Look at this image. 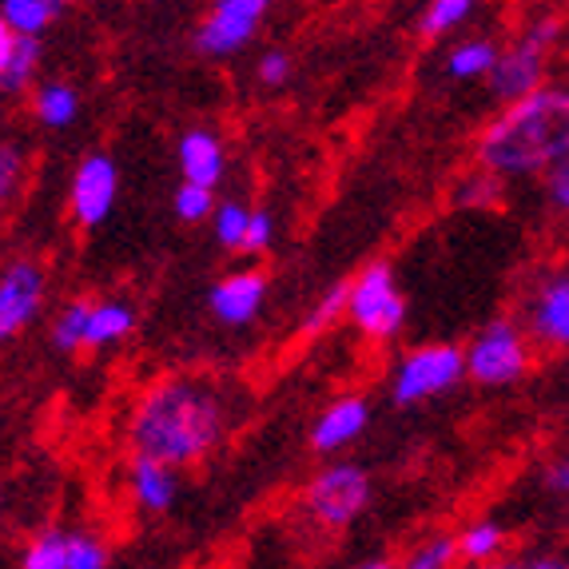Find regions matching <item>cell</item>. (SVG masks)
I'll list each match as a JSON object with an SVG mask.
<instances>
[{
  "label": "cell",
  "instance_id": "obj_1",
  "mask_svg": "<svg viewBox=\"0 0 569 569\" xmlns=\"http://www.w3.org/2000/svg\"><path fill=\"white\" fill-rule=\"evenodd\" d=\"M219 435H223V410L216 395L196 379H163L136 407L128 442L136 458L171 470L200 462L219 442Z\"/></svg>",
  "mask_w": 569,
  "mask_h": 569
},
{
  "label": "cell",
  "instance_id": "obj_2",
  "mask_svg": "<svg viewBox=\"0 0 569 569\" xmlns=\"http://www.w3.org/2000/svg\"><path fill=\"white\" fill-rule=\"evenodd\" d=\"M569 100L558 88H538V92L513 100L510 112L482 136V163L490 171H538L566 160L569 132H566Z\"/></svg>",
  "mask_w": 569,
  "mask_h": 569
},
{
  "label": "cell",
  "instance_id": "obj_3",
  "mask_svg": "<svg viewBox=\"0 0 569 569\" xmlns=\"http://www.w3.org/2000/svg\"><path fill=\"white\" fill-rule=\"evenodd\" d=\"M347 311L351 319L370 335V339H387L402 327V295L395 291L390 267L375 263L367 267L355 287H347Z\"/></svg>",
  "mask_w": 569,
  "mask_h": 569
},
{
  "label": "cell",
  "instance_id": "obj_4",
  "mask_svg": "<svg viewBox=\"0 0 569 569\" xmlns=\"http://www.w3.org/2000/svg\"><path fill=\"white\" fill-rule=\"evenodd\" d=\"M530 367L522 335L510 323H490L475 339L470 355H462V370H470V379L486 382V387H502V382H518Z\"/></svg>",
  "mask_w": 569,
  "mask_h": 569
},
{
  "label": "cell",
  "instance_id": "obj_5",
  "mask_svg": "<svg viewBox=\"0 0 569 569\" xmlns=\"http://www.w3.org/2000/svg\"><path fill=\"white\" fill-rule=\"evenodd\" d=\"M558 37V24L546 20L533 32H526L518 44L506 52V57L493 60L490 77H493V92L502 100H522V96L538 92L541 84V68H546V57H550V40Z\"/></svg>",
  "mask_w": 569,
  "mask_h": 569
},
{
  "label": "cell",
  "instance_id": "obj_6",
  "mask_svg": "<svg viewBox=\"0 0 569 569\" xmlns=\"http://www.w3.org/2000/svg\"><path fill=\"white\" fill-rule=\"evenodd\" d=\"M370 498V482L359 466H331L307 486V510L323 526H347Z\"/></svg>",
  "mask_w": 569,
  "mask_h": 569
},
{
  "label": "cell",
  "instance_id": "obj_7",
  "mask_svg": "<svg viewBox=\"0 0 569 569\" xmlns=\"http://www.w3.org/2000/svg\"><path fill=\"white\" fill-rule=\"evenodd\" d=\"M462 379V351L458 347H422V351L407 355V362L395 375V402L407 407V402L430 399L438 390L455 387Z\"/></svg>",
  "mask_w": 569,
  "mask_h": 569
},
{
  "label": "cell",
  "instance_id": "obj_8",
  "mask_svg": "<svg viewBox=\"0 0 569 569\" xmlns=\"http://www.w3.org/2000/svg\"><path fill=\"white\" fill-rule=\"evenodd\" d=\"M263 12V0H219L211 17L203 20V29L196 32V48L208 52V57H228V52H236V48H243L251 40Z\"/></svg>",
  "mask_w": 569,
  "mask_h": 569
},
{
  "label": "cell",
  "instance_id": "obj_9",
  "mask_svg": "<svg viewBox=\"0 0 569 569\" xmlns=\"http://www.w3.org/2000/svg\"><path fill=\"white\" fill-rule=\"evenodd\" d=\"M40 295H44V271L37 263H12L9 276L0 279V342L29 323L40 307Z\"/></svg>",
  "mask_w": 569,
  "mask_h": 569
},
{
  "label": "cell",
  "instance_id": "obj_10",
  "mask_svg": "<svg viewBox=\"0 0 569 569\" xmlns=\"http://www.w3.org/2000/svg\"><path fill=\"white\" fill-rule=\"evenodd\" d=\"M116 200V163L108 156H88L72 180V211L80 223H100Z\"/></svg>",
  "mask_w": 569,
  "mask_h": 569
},
{
  "label": "cell",
  "instance_id": "obj_11",
  "mask_svg": "<svg viewBox=\"0 0 569 569\" xmlns=\"http://www.w3.org/2000/svg\"><path fill=\"white\" fill-rule=\"evenodd\" d=\"M263 291H267L263 271H236V276H228L211 291V311H216L223 323H247V319L259 311Z\"/></svg>",
  "mask_w": 569,
  "mask_h": 569
},
{
  "label": "cell",
  "instance_id": "obj_12",
  "mask_svg": "<svg viewBox=\"0 0 569 569\" xmlns=\"http://www.w3.org/2000/svg\"><path fill=\"white\" fill-rule=\"evenodd\" d=\"M533 331L550 347H566L569 339V283L566 276H553L541 287L538 303H533Z\"/></svg>",
  "mask_w": 569,
  "mask_h": 569
},
{
  "label": "cell",
  "instance_id": "obj_13",
  "mask_svg": "<svg viewBox=\"0 0 569 569\" xmlns=\"http://www.w3.org/2000/svg\"><path fill=\"white\" fill-rule=\"evenodd\" d=\"M367 418H370V410H367V402L362 399H342V402H335L331 410H327L319 422H315V450H339V447H347L351 438H359V430L367 427Z\"/></svg>",
  "mask_w": 569,
  "mask_h": 569
},
{
  "label": "cell",
  "instance_id": "obj_14",
  "mask_svg": "<svg viewBox=\"0 0 569 569\" xmlns=\"http://www.w3.org/2000/svg\"><path fill=\"white\" fill-rule=\"evenodd\" d=\"M180 163L191 188L211 191V183L223 171V148H219V140L211 132H188L180 143Z\"/></svg>",
  "mask_w": 569,
  "mask_h": 569
},
{
  "label": "cell",
  "instance_id": "obj_15",
  "mask_svg": "<svg viewBox=\"0 0 569 569\" xmlns=\"http://www.w3.org/2000/svg\"><path fill=\"white\" fill-rule=\"evenodd\" d=\"M132 490H136V502H140L143 510H168L171 498H176V478H171V470H163V466L136 458Z\"/></svg>",
  "mask_w": 569,
  "mask_h": 569
},
{
  "label": "cell",
  "instance_id": "obj_16",
  "mask_svg": "<svg viewBox=\"0 0 569 569\" xmlns=\"http://www.w3.org/2000/svg\"><path fill=\"white\" fill-rule=\"evenodd\" d=\"M132 331V311L123 303H96L88 307L84 319V342L88 347H104V342H116Z\"/></svg>",
  "mask_w": 569,
  "mask_h": 569
},
{
  "label": "cell",
  "instance_id": "obj_17",
  "mask_svg": "<svg viewBox=\"0 0 569 569\" xmlns=\"http://www.w3.org/2000/svg\"><path fill=\"white\" fill-rule=\"evenodd\" d=\"M60 4L57 0H9L4 9H0V20L12 29V37H32L48 29V20L57 17Z\"/></svg>",
  "mask_w": 569,
  "mask_h": 569
},
{
  "label": "cell",
  "instance_id": "obj_18",
  "mask_svg": "<svg viewBox=\"0 0 569 569\" xmlns=\"http://www.w3.org/2000/svg\"><path fill=\"white\" fill-rule=\"evenodd\" d=\"M493 60H498V48L490 44V40H466V44H458L455 52H450V77H482V72H490Z\"/></svg>",
  "mask_w": 569,
  "mask_h": 569
},
{
  "label": "cell",
  "instance_id": "obj_19",
  "mask_svg": "<svg viewBox=\"0 0 569 569\" xmlns=\"http://www.w3.org/2000/svg\"><path fill=\"white\" fill-rule=\"evenodd\" d=\"M77 108H80V100L68 84H44L37 92V116L44 123H52V128H64V123H72Z\"/></svg>",
  "mask_w": 569,
  "mask_h": 569
},
{
  "label": "cell",
  "instance_id": "obj_20",
  "mask_svg": "<svg viewBox=\"0 0 569 569\" xmlns=\"http://www.w3.org/2000/svg\"><path fill=\"white\" fill-rule=\"evenodd\" d=\"M37 60H40V44L32 37H17V44H12L9 52V64H4V72H0V88H9V92H17V88H24L32 80V72H37Z\"/></svg>",
  "mask_w": 569,
  "mask_h": 569
},
{
  "label": "cell",
  "instance_id": "obj_21",
  "mask_svg": "<svg viewBox=\"0 0 569 569\" xmlns=\"http://www.w3.org/2000/svg\"><path fill=\"white\" fill-rule=\"evenodd\" d=\"M498 550H502V530L490 526V522L470 526V530L462 533V541L455 546V553H462V558H470V561H486Z\"/></svg>",
  "mask_w": 569,
  "mask_h": 569
},
{
  "label": "cell",
  "instance_id": "obj_22",
  "mask_svg": "<svg viewBox=\"0 0 569 569\" xmlns=\"http://www.w3.org/2000/svg\"><path fill=\"white\" fill-rule=\"evenodd\" d=\"M104 546L88 533H64V569H104Z\"/></svg>",
  "mask_w": 569,
  "mask_h": 569
},
{
  "label": "cell",
  "instance_id": "obj_23",
  "mask_svg": "<svg viewBox=\"0 0 569 569\" xmlns=\"http://www.w3.org/2000/svg\"><path fill=\"white\" fill-rule=\"evenodd\" d=\"M470 0H435V4H427V12H422V32L427 37H442V32H450L458 24V20L470 17Z\"/></svg>",
  "mask_w": 569,
  "mask_h": 569
},
{
  "label": "cell",
  "instance_id": "obj_24",
  "mask_svg": "<svg viewBox=\"0 0 569 569\" xmlns=\"http://www.w3.org/2000/svg\"><path fill=\"white\" fill-rule=\"evenodd\" d=\"M24 569H64V533L48 530L24 553Z\"/></svg>",
  "mask_w": 569,
  "mask_h": 569
},
{
  "label": "cell",
  "instance_id": "obj_25",
  "mask_svg": "<svg viewBox=\"0 0 569 569\" xmlns=\"http://www.w3.org/2000/svg\"><path fill=\"white\" fill-rule=\"evenodd\" d=\"M455 561V538H435L427 546H418L407 558V566L399 569H447Z\"/></svg>",
  "mask_w": 569,
  "mask_h": 569
},
{
  "label": "cell",
  "instance_id": "obj_26",
  "mask_svg": "<svg viewBox=\"0 0 569 569\" xmlns=\"http://www.w3.org/2000/svg\"><path fill=\"white\" fill-rule=\"evenodd\" d=\"M88 307L92 303H72L64 315H60V323H57V347L60 351H72V347H80L84 342V319H88Z\"/></svg>",
  "mask_w": 569,
  "mask_h": 569
},
{
  "label": "cell",
  "instance_id": "obj_27",
  "mask_svg": "<svg viewBox=\"0 0 569 569\" xmlns=\"http://www.w3.org/2000/svg\"><path fill=\"white\" fill-rule=\"evenodd\" d=\"M339 311H347V287H335L331 295L319 299V307H315L311 319L303 323V335H319L323 327H331L339 319Z\"/></svg>",
  "mask_w": 569,
  "mask_h": 569
},
{
  "label": "cell",
  "instance_id": "obj_28",
  "mask_svg": "<svg viewBox=\"0 0 569 569\" xmlns=\"http://www.w3.org/2000/svg\"><path fill=\"white\" fill-rule=\"evenodd\" d=\"M247 216H251V211L239 208V203H223V208H219V216H216V236H219V243H228V247L243 243Z\"/></svg>",
  "mask_w": 569,
  "mask_h": 569
},
{
  "label": "cell",
  "instance_id": "obj_29",
  "mask_svg": "<svg viewBox=\"0 0 569 569\" xmlns=\"http://www.w3.org/2000/svg\"><path fill=\"white\" fill-rule=\"evenodd\" d=\"M176 216L188 219V223H196V219L211 216V191L191 188V183H183V188L176 191Z\"/></svg>",
  "mask_w": 569,
  "mask_h": 569
},
{
  "label": "cell",
  "instance_id": "obj_30",
  "mask_svg": "<svg viewBox=\"0 0 569 569\" xmlns=\"http://www.w3.org/2000/svg\"><path fill=\"white\" fill-rule=\"evenodd\" d=\"M271 243V216L267 211H251L247 216V231H243V251H263Z\"/></svg>",
  "mask_w": 569,
  "mask_h": 569
},
{
  "label": "cell",
  "instance_id": "obj_31",
  "mask_svg": "<svg viewBox=\"0 0 569 569\" xmlns=\"http://www.w3.org/2000/svg\"><path fill=\"white\" fill-rule=\"evenodd\" d=\"M20 168H24V160H20L17 148H4V143H0V200H9L12 188L20 183Z\"/></svg>",
  "mask_w": 569,
  "mask_h": 569
},
{
  "label": "cell",
  "instance_id": "obj_32",
  "mask_svg": "<svg viewBox=\"0 0 569 569\" xmlns=\"http://www.w3.org/2000/svg\"><path fill=\"white\" fill-rule=\"evenodd\" d=\"M287 77H291V60H287L283 52H267V57L259 60V80H263V84H283Z\"/></svg>",
  "mask_w": 569,
  "mask_h": 569
},
{
  "label": "cell",
  "instance_id": "obj_33",
  "mask_svg": "<svg viewBox=\"0 0 569 569\" xmlns=\"http://www.w3.org/2000/svg\"><path fill=\"white\" fill-rule=\"evenodd\" d=\"M550 191H553V203H558V208H566V203H569V171H566V160L553 163Z\"/></svg>",
  "mask_w": 569,
  "mask_h": 569
},
{
  "label": "cell",
  "instance_id": "obj_34",
  "mask_svg": "<svg viewBox=\"0 0 569 569\" xmlns=\"http://www.w3.org/2000/svg\"><path fill=\"white\" fill-rule=\"evenodd\" d=\"M12 44H17V37H12V29L4 24V20H0V72H4V64H9Z\"/></svg>",
  "mask_w": 569,
  "mask_h": 569
},
{
  "label": "cell",
  "instance_id": "obj_35",
  "mask_svg": "<svg viewBox=\"0 0 569 569\" xmlns=\"http://www.w3.org/2000/svg\"><path fill=\"white\" fill-rule=\"evenodd\" d=\"M566 462H558V466H553V486H558V490H566Z\"/></svg>",
  "mask_w": 569,
  "mask_h": 569
},
{
  "label": "cell",
  "instance_id": "obj_36",
  "mask_svg": "<svg viewBox=\"0 0 569 569\" xmlns=\"http://www.w3.org/2000/svg\"><path fill=\"white\" fill-rule=\"evenodd\" d=\"M526 569H566L561 561H533V566H526Z\"/></svg>",
  "mask_w": 569,
  "mask_h": 569
},
{
  "label": "cell",
  "instance_id": "obj_37",
  "mask_svg": "<svg viewBox=\"0 0 569 569\" xmlns=\"http://www.w3.org/2000/svg\"><path fill=\"white\" fill-rule=\"evenodd\" d=\"M362 569H395V566H387V561H375V566H362Z\"/></svg>",
  "mask_w": 569,
  "mask_h": 569
},
{
  "label": "cell",
  "instance_id": "obj_38",
  "mask_svg": "<svg viewBox=\"0 0 569 569\" xmlns=\"http://www.w3.org/2000/svg\"><path fill=\"white\" fill-rule=\"evenodd\" d=\"M486 569H518V566H486Z\"/></svg>",
  "mask_w": 569,
  "mask_h": 569
}]
</instances>
